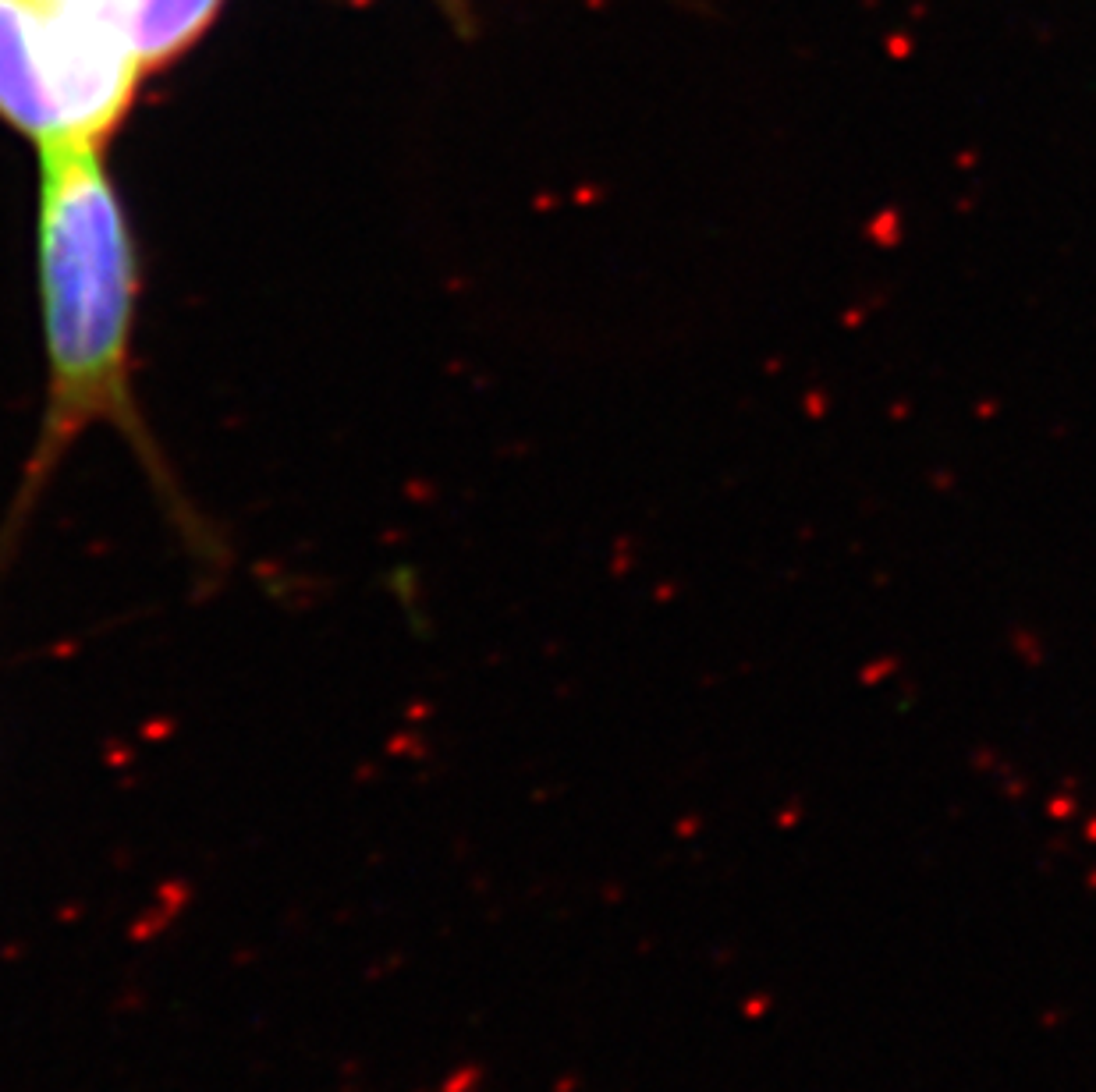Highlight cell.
Instances as JSON below:
<instances>
[{
  "instance_id": "1",
  "label": "cell",
  "mask_w": 1096,
  "mask_h": 1092,
  "mask_svg": "<svg viewBox=\"0 0 1096 1092\" xmlns=\"http://www.w3.org/2000/svg\"><path fill=\"white\" fill-rule=\"evenodd\" d=\"M40 298L50 355L40 461L50 465L93 422H131L139 256L96 142L40 153Z\"/></svg>"
},
{
  "instance_id": "2",
  "label": "cell",
  "mask_w": 1096,
  "mask_h": 1092,
  "mask_svg": "<svg viewBox=\"0 0 1096 1092\" xmlns=\"http://www.w3.org/2000/svg\"><path fill=\"white\" fill-rule=\"evenodd\" d=\"M146 68L114 29L71 0H0V117L54 149L111 139Z\"/></svg>"
},
{
  "instance_id": "3",
  "label": "cell",
  "mask_w": 1096,
  "mask_h": 1092,
  "mask_svg": "<svg viewBox=\"0 0 1096 1092\" xmlns=\"http://www.w3.org/2000/svg\"><path fill=\"white\" fill-rule=\"evenodd\" d=\"M221 0H114L111 22L142 68L174 60L213 22Z\"/></svg>"
}]
</instances>
